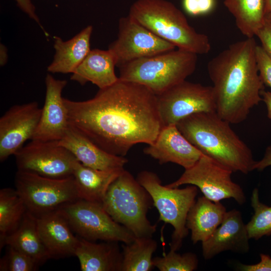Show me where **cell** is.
Listing matches in <instances>:
<instances>
[{
    "label": "cell",
    "instance_id": "1",
    "mask_svg": "<svg viewBox=\"0 0 271 271\" xmlns=\"http://www.w3.org/2000/svg\"><path fill=\"white\" fill-rule=\"evenodd\" d=\"M69 125L99 147L124 157L135 145H150L163 127L157 97L148 87L119 78L94 97L63 98Z\"/></svg>",
    "mask_w": 271,
    "mask_h": 271
},
{
    "label": "cell",
    "instance_id": "2",
    "mask_svg": "<svg viewBox=\"0 0 271 271\" xmlns=\"http://www.w3.org/2000/svg\"><path fill=\"white\" fill-rule=\"evenodd\" d=\"M254 38L235 42L211 59L215 112L230 123L238 124L262 100V82L257 69Z\"/></svg>",
    "mask_w": 271,
    "mask_h": 271
},
{
    "label": "cell",
    "instance_id": "3",
    "mask_svg": "<svg viewBox=\"0 0 271 271\" xmlns=\"http://www.w3.org/2000/svg\"><path fill=\"white\" fill-rule=\"evenodd\" d=\"M215 111L189 115L176 125L187 140L203 155L233 172L247 174L256 161L251 150Z\"/></svg>",
    "mask_w": 271,
    "mask_h": 271
},
{
    "label": "cell",
    "instance_id": "4",
    "mask_svg": "<svg viewBox=\"0 0 271 271\" xmlns=\"http://www.w3.org/2000/svg\"><path fill=\"white\" fill-rule=\"evenodd\" d=\"M128 15L178 49L198 54L211 49L208 37L197 32L181 11L166 0H137Z\"/></svg>",
    "mask_w": 271,
    "mask_h": 271
},
{
    "label": "cell",
    "instance_id": "5",
    "mask_svg": "<svg viewBox=\"0 0 271 271\" xmlns=\"http://www.w3.org/2000/svg\"><path fill=\"white\" fill-rule=\"evenodd\" d=\"M197 63L196 54L174 49L120 66L119 78L143 85L158 95L185 80Z\"/></svg>",
    "mask_w": 271,
    "mask_h": 271
},
{
    "label": "cell",
    "instance_id": "6",
    "mask_svg": "<svg viewBox=\"0 0 271 271\" xmlns=\"http://www.w3.org/2000/svg\"><path fill=\"white\" fill-rule=\"evenodd\" d=\"M102 205L117 223L136 237H152L157 230L147 218L153 205L152 198L128 171L124 170L109 187Z\"/></svg>",
    "mask_w": 271,
    "mask_h": 271
},
{
    "label": "cell",
    "instance_id": "7",
    "mask_svg": "<svg viewBox=\"0 0 271 271\" xmlns=\"http://www.w3.org/2000/svg\"><path fill=\"white\" fill-rule=\"evenodd\" d=\"M137 180L150 194L153 205L159 214V221L173 227L170 249L178 251L189 233L186 225V218L190 208L196 201L198 188L194 185L184 188L163 186L158 175L149 171L140 172Z\"/></svg>",
    "mask_w": 271,
    "mask_h": 271
},
{
    "label": "cell",
    "instance_id": "8",
    "mask_svg": "<svg viewBox=\"0 0 271 271\" xmlns=\"http://www.w3.org/2000/svg\"><path fill=\"white\" fill-rule=\"evenodd\" d=\"M15 183L27 210L36 216L80 199L73 176L52 178L18 170Z\"/></svg>",
    "mask_w": 271,
    "mask_h": 271
},
{
    "label": "cell",
    "instance_id": "9",
    "mask_svg": "<svg viewBox=\"0 0 271 271\" xmlns=\"http://www.w3.org/2000/svg\"><path fill=\"white\" fill-rule=\"evenodd\" d=\"M58 210L73 231L87 240L128 243L136 238L131 232L111 217L101 203L79 199Z\"/></svg>",
    "mask_w": 271,
    "mask_h": 271
},
{
    "label": "cell",
    "instance_id": "10",
    "mask_svg": "<svg viewBox=\"0 0 271 271\" xmlns=\"http://www.w3.org/2000/svg\"><path fill=\"white\" fill-rule=\"evenodd\" d=\"M233 172L210 157L203 155L191 167L185 169L180 178L166 185L171 188L191 185L199 188L208 199L218 202L233 198L240 205L246 202L245 193L231 178Z\"/></svg>",
    "mask_w": 271,
    "mask_h": 271
},
{
    "label": "cell",
    "instance_id": "11",
    "mask_svg": "<svg viewBox=\"0 0 271 271\" xmlns=\"http://www.w3.org/2000/svg\"><path fill=\"white\" fill-rule=\"evenodd\" d=\"M157 97L163 126L177 124L184 118L194 113L215 111L212 86H205L185 80Z\"/></svg>",
    "mask_w": 271,
    "mask_h": 271
},
{
    "label": "cell",
    "instance_id": "12",
    "mask_svg": "<svg viewBox=\"0 0 271 271\" xmlns=\"http://www.w3.org/2000/svg\"><path fill=\"white\" fill-rule=\"evenodd\" d=\"M14 156L18 170L52 178L73 176L78 161L58 141L31 140Z\"/></svg>",
    "mask_w": 271,
    "mask_h": 271
},
{
    "label": "cell",
    "instance_id": "13",
    "mask_svg": "<svg viewBox=\"0 0 271 271\" xmlns=\"http://www.w3.org/2000/svg\"><path fill=\"white\" fill-rule=\"evenodd\" d=\"M172 43L155 35L129 15L120 18L117 39L109 46L116 66L175 49Z\"/></svg>",
    "mask_w": 271,
    "mask_h": 271
},
{
    "label": "cell",
    "instance_id": "14",
    "mask_svg": "<svg viewBox=\"0 0 271 271\" xmlns=\"http://www.w3.org/2000/svg\"><path fill=\"white\" fill-rule=\"evenodd\" d=\"M42 108L36 101L15 105L0 118V161L15 155L29 139L32 140L38 126Z\"/></svg>",
    "mask_w": 271,
    "mask_h": 271
},
{
    "label": "cell",
    "instance_id": "15",
    "mask_svg": "<svg viewBox=\"0 0 271 271\" xmlns=\"http://www.w3.org/2000/svg\"><path fill=\"white\" fill-rule=\"evenodd\" d=\"M67 83L48 74L45 78L46 95L40 119L31 140L59 141L69 127L68 114L62 92Z\"/></svg>",
    "mask_w": 271,
    "mask_h": 271
},
{
    "label": "cell",
    "instance_id": "16",
    "mask_svg": "<svg viewBox=\"0 0 271 271\" xmlns=\"http://www.w3.org/2000/svg\"><path fill=\"white\" fill-rule=\"evenodd\" d=\"M144 152L160 164L171 162L185 169L193 166L203 155L182 134L176 124L164 126Z\"/></svg>",
    "mask_w": 271,
    "mask_h": 271
},
{
    "label": "cell",
    "instance_id": "17",
    "mask_svg": "<svg viewBox=\"0 0 271 271\" xmlns=\"http://www.w3.org/2000/svg\"><path fill=\"white\" fill-rule=\"evenodd\" d=\"M249 239L241 212L235 209L226 211L221 224L207 240L202 242L203 257L210 259L228 250L246 253L250 248Z\"/></svg>",
    "mask_w": 271,
    "mask_h": 271
},
{
    "label": "cell",
    "instance_id": "18",
    "mask_svg": "<svg viewBox=\"0 0 271 271\" xmlns=\"http://www.w3.org/2000/svg\"><path fill=\"white\" fill-rule=\"evenodd\" d=\"M37 227L51 258L75 255L79 241L68 221L55 210L36 216Z\"/></svg>",
    "mask_w": 271,
    "mask_h": 271
},
{
    "label": "cell",
    "instance_id": "19",
    "mask_svg": "<svg viewBox=\"0 0 271 271\" xmlns=\"http://www.w3.org/2000/svg\"><path fill=\"white\" fill-rule=\"evenodd\" d=\"M59 145L69 150L81 164L95 169L109 171L124 168L128 160L103 150L69 125Z\"/></svg>",
    "mask_w": 271,
    "mask_h": 271
},
{
    "label": "cell",
    "instance_id": "20",
    "mask_svg": "<svg viewBox=\"0 0 271 271\" xmlns=\"http://www.w3.org/2000/svg\"><path fill=\"white\" fill-rule=\"evenodd\" d=\"M118 242L96 243L79 237L75 256L81 270L121 271L122 255Z\"/></svg>",
    "mask_w": 271,
    "mask_h": 271
},
{
    "label": "cell",
    "instance_id": "21",
    "mask_svg": "<svg viewBox=\"0 0 271 271\" xmlns=\"http://www.w3.org/2000/svg\"><path fill=\"white\" fill-rule=\"evenodd\" d=\"M226 211L220 201H213L204 196L198 197L186 218V227L191 231L193 243L207 240L221 224Z\"/></svg>",
    "mask_w": 271,
    "mask_h": 271
},
{
    "label": "cell",
    "instance_id": "22",
    "mask_svg": "<svg viewBox=\"0 0 271 271\" xmlns=\"http://www.w3.org/2000/svg\"><path fill=\"white\" fill-rule=\"evenodd\" d=\"M115 66L114 57L108 49L91 50L72 73L70 79L81 85L90 82L99 89H103L113 84L119 79L115 73Z\"/></svg>",
    "mask_w": 271,
    "mask_h": 271
},
{
    "label": "cell",
    "instance_id": "23",
    "mask_svg": "<svg viewBox=\"0 0 271 271\" xmlns=\"http://www.w3.org/2000/svg\"><path fill=\"white\" fill-rule=\"evenodd\" d=\"M92 32V27L88 26L68 41L55 37V53L47 70L53 73H73L91 50Z\"/></svg>",
    "mask_w": 271,
    "mask_h": 271
},
{
    "label": "cell",
    "instance_id": "24",
    "mask_svg": "<svg viewBox=\"0 0 271 271\" xmlns=\"http://www.w3.org/2000/svg\"><path fill=\"white\" fill-rule=\"evenodd\" d=\"M125 169L105 171L78 161L73 173L80 199L102 203L110 184Z\"/></svg>",
    "mask_w": 271,
    "mask_h": 271
},
{
    "label": "cell",
    "instance_id": "25",
    "mask_svg": "<svg viewBox=\"0 0 271 271\" xmlns=\"http://www.w3.org/2000/svg\"><path fill=\"white\" fill-rule=\"evenodd\" d=\"M5 245L29 255L39 265L51 258L40 237L36 216L28 210L18 228L6 237L1 249Z\"/></svg>",
    "mask_w": 271,
    "mask_h": 271
},
{
    "label": "cell",
    "instance_id": "26",
    "mask_svg": "<svg viewBox=\"0 0 271 271\" xmlns=\"http://www.w3.org/2000/svg\"><path fill=\"white\" fill-rule=\"evenodd\" d=\"M224 4L242 35L247 38L255 36L265 20V1L224 0Z\"/></svg>",
    "mask_w": 271,
    "mask_h": 271
},
{
    "label": "cell",
    "instance_id": "27",
    "mask_svg": "<svg viewBox=\"0 0 271 271\" xmlns=\"http://www.w3.org/2000/svg\"><path fill=\"white\" fill-rule=\"evenodd\" d=\"M157 246L152 237H136L130 243H123L121 271L152 270L155 267L152 256Z\"/></svg>",
    "mask_w": 271,
    "mask_h": 271
},
{
    "label": "cell",
    "instance_id": "28",
    "mask_svg": "<svg viewBox=\"0 0 271 271\" xmlns=\"http://www.w3.org/2000/svg\"><path fill=\"white\" fill-rule=\"evenodd\" d=\"M27 211L25 204L16 189L0 191V246L6 237L19 226Z\"/></svg>",
    "mask_w": 271,
    "mask_h": 271
},
{
    "label": "cell",
    "instance_id": "29",
    "mask_svg": "<svg viewBox=\"0 0 271 271\" xmlns=\"http://www.w3.org/2000/svg\"><path fill=\"white\" fill-rule=\"evenodd\" d=\"M251 206L254 214L246 224L249 239L258 240L271 235V206L260 201L258 190L254 188L251 196Z\"/></svg>",
    "mask_w": 271,
    "mask_h": 271
},
{
    "label": "cell",
    "instance_id": "30",
    "mask_svg": "<svg viewBox=\"0 0 271 271\" xmlns=\"http://www.w3.org/2000/svg\"><path fill=\"white\" fill-rule=\"evenodd\" d=\"M153 261L154 266L160 271H193L198 266L196 254L191 252L180 254L172 249L162 257L153 258Z\"/></svg>",
    "mask_w": 271,
    "mask_h": 271
},
{
    "label": "cell",
    "instance_id": "31",
    "mask_svg": "<svg viewBox=\"0 0 271 271\" xmlns=\"http://www.w3.org/2000/svg\"><path fill=\"white\" fill-rule=\"evenodd\" d=\"M8 246L7 253L1 260V270L33 271L38 269L39 265L34 259L12 246Z\"/></svg>",
    "mask_w": 271,
    "mask_h": 271
},
{
    "label": "cell",
    "instance_id": "32",
    "mask_svg": "<svg viewBox=\"0 0 271 271\" xmlns=\"http://www.w3.org/2000/svg\"><path fill=\"white\" fill-rule=\"evenodd\" d=\"M255 57L260 78L271 89V58L261 46L256 45Z\"/></svg>",
    "mask_w": 271,
    "mask_h": 271
},
{
    "label": "cell",
    "instance_id": "33",
    "mask_svg": "<svg viewBox=\"0 0 271 271\" xmlns=\"http://www.w3.org/2000/svg\"><path fill=\"white\" fill-rule=\"evenodd\" d=\"M183 5L188 14L196 16L212 11L215 6V0H183Z\"/></svg>",
    "mask_w": 271,
    "mask_h": 271
},
{
    "label": "cell",
    "instance_id": "34",
    "mask_svg": "<svg viewBox=\"0 0 271 271\" xmlns=\"http://www.w3.org/2000/svg\"><path fill=\"white\" fill-rule=\"evenodd\" d=\"M255 36L259 40L261 47L271 58V21L265 18L263 26Z\"/></svg>",
    "mask_w": 271,
    "mask_h": 271
},
{
    "label": "cell",
    "instance_id": "35",
    "mask_svg": "<svg viewBox=\"0 0 271 271\" xmlns=\"http://www.w3.org/2000/svg\"><path fill=\"white\" fill-rule=\"evenodd\" d=\"M260 261L256 264H240L239 269L242 271H271V257L269 255L260 254Z\"/></svg>",
    "mask_w": 271,
    "mask_h": 271
},
{
    "label": "cell",
    "instance_id": "36",
    "mask_svg": "<svg viewBox=\"0 0 271 271\" xmlns=\"http://www.w3.org/2000/svg\"><path fill=\"white\" fill-rule=\"evenodd\" d=\"M19 7L29 16L36 22L39 23V20L35 12L34 6L31 0H16Z\"/></svg>",
    "mask_w": 271,
    "mask_h": 271
},
{
    "label": "cell",
    "instance_id": "37",
    "mask_svg": "<svg viewBox=\"0 0 271 271\" xmlns=\"http://www.w3.org/2000/svg\"><path fill=\"white\" fill-rule=\"evenodd\" d=\"M270 166H271V145L266 149L263 158L260 161H256L253 169L262 171Z\"/></svg>",
    "mask_w": 271,
    "mask_h": 271
},
{
    "label": "cell",
    "instance_id": "38",
    "mask_svg": "<svg viewBox=\"0 0 271 271\" xmlns=\"http://www.w3.org/2000/svg\"><path fill=\"white\" fill-rule=\"evenodd\" d=\"M262 100L264 102L267 108V116L271 119V92L262 90L261 92Z\"/></svg>",
    "mask_w": 271,
    "mask_h": 271
},
{
    "label": "cell",
    "instance_id": "39",
    "mask_svg": "<svg viewBox=\"0 0 271 271\" xmlns=\"http://www.w3.org/2000/svg\"><path fill=\"white\" fill-rule=\"evenodd\" d=\"M0 50L1 65L4 66L7 63L8 59L7 50L6 47L2 44H1Z\"/></svg>",
    "mask_w": 271,
    "mask_h": 271
},
{
    "label": "cell",
    "instance_id": "40",
    "mask_svg": "<svg viewBox=\"0 0 271 271\" xmlns=\"http://www.w3.org/2000/svg\"><path fill=\"white\" fill-rule=\"evenodd\" d=\"M266 14L271 13V0H264Z\"/></svg>",
    "mask_w": 271,
    "mask_h": 271
},
{
    "label": "cell",
    "instance_id": "41",
    "mask_svg": "<svg viewBox=\"0 0 271 271\" xmlns=\"http://www.w3.org/2000/svg\"><path fill=\"white\" fill-rule=\"evenodd\" d=\"M265 18L271 21V13L266 14Z\"/></svg>",
    "mask_w": 271,
    "mask_h": 271
}]
</instances>
